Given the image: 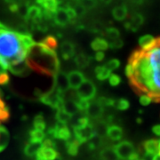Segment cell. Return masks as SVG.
I'll return each instance as SVG.
<instances>
[{
  "label": "cell",
  "mask_w": 160,
  "mask_h": 160,
  "mask_svg": "<svg viewBox=\"0 0 160 160\" xmlns=\"http://www.w3.org/2000/svg\"><path fill=\"white\" fill-rule=\"evenodd\" d=\"M126 74L136 93L148 95L152 102H160V37L149 48L132 53Z\"/></svg>",
  "instance_id": "obj_1"
},
{
  "label": "cell",
  "mask_w": 160,
  "mask_h": 160,
  "mask_svg": "<svg viewBox=\"0 0 160 160\" xmlns=\"http://www.w3.org/2000/svg\"><path fill=\"white\" fill-rule=\"evenodd\" d=\"M34 43L30 34H21L6 26L0 29V68L8 70L25 62L27 52Z\"/></svg>",
  "instance_id": "obj_2"
},
{
  "label": "cell",
  "mask_w": 160,
  "mask_h": 160,
  "mask_svg": "<svg viewBox=\"0 0 160 160\" xmlns=\"http://www.w3.org/2000/svg\"><path fill=\"white\" fill-rule=\"evenodd\" d=\"M25 61L29 69L40 74L54 77L59 72L60 62L56 52L42 43H34L29 47Z\"/></svg>",
  "instance_id": "obj_3"
},
{
  "label": "cell",
  "mask_w": 160,
  "mask_h": 160,
  "mask_svg": "<svg viewBox=\"0 0 160 160\" xmlns=\"http://www.w3.org/2000/svg\"><path fill=\"white\" fill-rule=\"evenodd\" d=\"M73 132H74L75 136L74 139L79 144L86 142L95 136L94 128L91 123L87 124L86 126H74Z\"/></svg>",
  "instance_id": "obj_4"
},
{
  "label": "cell",
  "mask_w": 160,
  "mask_h": 160,
  "mask_svg": "<svg viewBox=\"0 0 160 160\" xmlns=\"http://www.w3.org/2000/svg\"><path fill=\"white\" fill-rule=\"evenodd\" d=\"M96 92L97 89L94 84L90 80L86 79L77 89V96L78 100L89 102L95 97Z\"/></svg>",
  "instance_id": "obj_5"
},
{
  "label": "cell",
  "mask_w": 160,
  "mask_h": 160,
  "mask_svg": "<svg viewBox=\"0 0 160 160\" xmlns=\"http://www.w3.org/2000/svg\"><path fill=\"white\" fill-rule=\"evenodd\" d=\"M63 96L62 93H60L57 90H55L53 87L51 91L43 94L40 97V101L44 104L48 105L55 109H60L63 102Z\"/></svg>",
  "instance_id": "obj_6"
},
{
  "label": "cell",
  "mask_w": 160,
  "mask_h": 160,
  "mask_svg": "<svg viewBox=\"0 0 160 160\" xmlns=\"http://www.w3.org/2000/svg\"><path fill=\"white\" fill-rule=\"evenodd\" d=\"M114 149L120 160H129L132 156L135 153L133 144L128 141H123L117 144Z\"/></svg>",
  "instance_id": "obj_7"
},
{
  "label": "cell",
  "mask_w": 160,
  "mask_h": 160,
  "mask_svg": "<svg viewBox=\"0 0 160 160\" xmlns=\"http://www.w3.org/2000/svg\"><path fill=\"white\" fill-rule=\"evenodd\" d=\"M47 133L54 139L62 140L65 142H68L71 139V132L69 129V127L65 125H61L58 123L55 126L50 127L47 131Z\"/></svg>",
  "instance_id": "obj_8"
},
{
  "label": "cell",
  "mask_w": 160,
  "mask_h": 160,
  "mask_svg": "<svg viewBox=\"0 0 160 160\" xmlns=\"http://www.w3.org/2000/svg\"><path fill=\"white\" fill-rule=\"evenodd\" d=\"M53 78H54V80H53V88L55 90H57L62 94H63L65 92H67L69 90V85L67 74L59 71Z\"/></svg>",
  "instance_id": "obj_9"
},
{
  "label": "cell",
  "mask_w": 160,
  "mask_h": 160,
  "mask_svg": "<svg viewBox=\"0 0 160 160\" xmlns=\"http://www.w3.org/2000/svg\"><path fill=\"white\" fill-rule=\"evenodd\" d=\"M57 158L59 155L55 148L45 147L43 145L36 155V160H55Z\"/></svg>",
  "instance_id": "obj_10"
},
{
  "label": "cell",
  "mask_w": 160,
  "mask_h": 160,
  "mask_svg": "<svg viewBox=\"0 0 160 160\" xmlns=\"http://www.w3.org/2000/svg\"><path fill=\"white\" fill-rule=\"evenodd\" d=\"M85 112L88 118H90L92 119H98L102 116L103 107L97 101H93L92 102L88 103V106Z\"/></svg>",
  "instance_id": "obj_11"
},
{
  "label": "cell",
  "mask_w": 160,
  "mask_h": 160,
  "mask_svg": "<svg viewBox=\"0 0 160 160\" xmlns=\"http://www.w3.org/2000/svg\"><path fill=\"white\" fill-rule=\"evenodd\" d=\"M52 21L56 25L60 26V27H65L71 22L65 7H59L58 8L57 11L55 12L53 14Z\"/></svg>",
  "instance_id": "obj_12"
},
{
  "label": "cell",
  "mask_w": 160,
  "mask_h": 160,
  "mask_svg": "<svg viewBox=\"0 0 160 160\" xmlns=\"http://www.w3.org/2000/svg\"><path fill=\"white\" fill-rule=\"evenodd\" d=\"M144 23V17L142 13L140 12H134L130 18V20L128 22H126L125 24L126 29H129L131 31H137L140 29L142 24Z\"/></svg>",
  "instance_id": "obj_13"
},
{
  "label": "cell",
  "mask_w": 160,
  "mask_h": 160,
  "mask_svg": "<svg viewBox=\"0 0 160 160\" xmlns=\"http://www.w3.org/2000/svg\"><path fill=\"white\" fill-rule=\"evenodd\" d=\"M142 148L146 157H153L158 153L159 140H157V139L147 140L143 142Z\"/></svg>",
  "instance_id": "obj_14"
},
{
  "label": "cell",
  "mask_w": 160,
  "mask_h": 160,
  "mask_svg": "<svg viewBox=\"0 0 160 160\" xmlns=\"http://www.w3.org/2000/svg\"><path fill=\"white\" fill-rule=\"evenodd\" d=\"M67 77H68L69 88H72V89H78L81 86V84L86 80L84 74L78 70L69 72V74L67 75Z\"/></svg>",
  "instance_id": "obj_15"
},
{
  "label": "cell",
  "mask_w": 160,
  "mask_h": 160,
  "mask_svg": "<svg viewBox=\"0 0 160 160\" xmlns=\"http://www.w3.org/2000/svg\"><path fill=\"white\" fill-rule=\"evenodd\" d=\"M76 53V48L73 43L69 41H64L61 45V54L64 60H69L74 57Z\"/></svg>",
  "instance_id": "obj_16"
},
{
  "label": "cell",
  "mask_w": 160,
  "mask_h": 160,
  "mask_svg": "<svg viewBox=\"0 0 160 160\" xmlns=\"http://www.w3.org/2000/svg\"><path fill=\"white\" fill-rule=\"evenodd\" d=\"M60 109H62V111L69 115L70 117H72L73 115H76L79 111L77 101H75V100H66V101L63 100V102Z\"/></svg>",
  "instance_id": "obj_17"
},
{
  "label": "cell",
  "mask_w": 160,
  "mask_h": 160,
  "mask_svg": "<svg viewBox=\"0 0 160 160\" xmlns=\"http://www.w3.org/2000/svg\"><path fill=\"white\" fill-rule=\"evenodd\" d=\"M37 3L44 8L45 11L49 12L52 14L57 11L60 5V0H36Z\"/></svg>",
  "instance_id": "obj_18"
},
{
  "label": "cell",
  "mask_w": 160,
  "mask_h": 160,
  "mask_svg": "<svg viewBox=\"0 0 160 160\" xmlns=\"http://www.w3.org/2000/svg\"><path fill=\"white\" fill-rule=\"evenodd\" d=\"M106 135L114 142H118L123 137V129L118 125H111L108 126Z\"/></svg>",
  "instance_id": "obj_19"
},
{
  "label": "cell",
  "mask_w": 160,
  "mask_h": 160,
  "mask_svg": "<svg viewBox=\"0 0 160 160\" xmlns=\"http://www.w3.org/2000/svg\"><path fill=\"white\" fill-rule=\"evenodd\" d=\"M128 14V10L126 5H121V6H118L115 7L112 10V16L116 21H124Z\"/></svg>",
  "instance_id": "obj_20"
},
{
  "label": "cell",
  "mask_w": 160,
  "mask_h": 160,
  "mask_svg": "<svg viewBox=\"0 0 160 160\" xmlns=\"http://www.w3.org/2000/svg\"><path fill=\"white\" fill-rule=\"evenodd\" d=\"M91 47L94 51L102 52L109 48V42L102 38H96L91 43Z\"/></svg>",
  "instance_id": "obj_21"
},
{
  "label": "cell",
  "mask_w": 160,
  "mask_h": 160,
  "mask_svg": "<svg viewBox=\"0 0 160 160\" xmlns=\"http://www.w3.org/2000/svg\"><path fill=\"white\" fill-rule=\"evenodd\" d=\"M74 62L78 68L85 69L91 62V57L88 56L86 53H84V52H80L75 56Z\"/></svg>",
  "instance_id": "obj_22"
},
{
  "label": "cell",
  "mask_w": 160,
  "mask_h": 160,
  "mask_svg": "<svg viewBox=\"0 0 160 160\" xmlns=\"http://www.w3.org/2000/svg\"><path fill=\"white\" fill-rule=\"evenodd\" d=\"M42 147V143L29 142L24 148V153L28 157H34Z\"/></svg>",
  "instance_id": "obj_23"
},
{
  "label": "cell",
  "mask_w": 160,
  "mask_h": 160,
  "mask_svg": "<svg viewBox=\"0 0 160 160\" xmlns=\"http://www.w3.org/2000/svg\"><path fill=\"white\" fill-rule=\"evenodd\" d=\"M101 160H120L113 148H106L100 154Z\"/></svg>",
  "instance_id": "obj_24"
},
{
  "label": "cell",
  "mask_w": 160,
  "mask_h": 160,
  "mask_svg": "<svg viewBox=\"0 0 160 160\" xmlns=\"http://www.w3.org/2000/svg\"><path fill=\"white\" fill-rule=\"evenodd\" d=\"M154 37L152 35H144L142 36L140 38H139V46H140V49H146V48H149V46H151L153 45L155 41Z\"/></svg>",
  "instance_id": "obj_25"
},
{
  "label": "cell",
  "mask_w": 160,
  "mask_h": 160,
  "mask_svg": "<svg viewBox=\"0 0 160 160\" xmlns=\"http://www.w3.org/2000/svg\"><path fill=\"white\" fill-rule=\"evenodd\" d=\"M9 132L6 129V127L0 126V151L6 149L9 142Z\"/></svg>",
  "instance_id": "obj_26"
},
{
  "label": "cell",
  "mask_w": 160,
  "mask_h": 160,
  "mask_svg": "<svg viewBox=\"0 0 160 160\" xmlns=\"http://www.w3.org/2000/svg\"><path fill=\"white\" fill-rule=\"evenodd\" d=\"M46 139V133L43 131L32 129L29 132V142L42 143Z\"/></svg>",
  "instance_id": "obj_27"
},
{
  "label": "cell",
  "mask_w": 160,
  "mask_h": 160,
  "mask_svg": "<svg viewBox=\"0 0 160 160\" xmlns=\"http://www.w3.org/2000/svg\"><path fill=\"white\" fill-rule=\"evenodd\" d=\"M44 46H46L47 48L51 49L52 51H55L58 47V41L57 38L53 36H47L44 40L41 42Z\"/></svg>",
  "instance_id": "obj_28"
},
{
  "label": "cell",
  "mask_w": 160,
  "mask_h": 160,
  "mask_svg": "<svg viewBox=\"0 0 160 160\" xmlns=\"http://www.w3.org/2000/svg\"><path fill=\"white\" fill-rule=\"evenodd\" d=\"M94 71H95L96 78L99 80H102V81L108 79L110 74H111V72L109 71L104 66H97L95 68V69H94Z\"/></svg>",
  "instance_id": "obj_29"
},
{
  "label": "cell",
  "mask_w": 160,
  "mask_h": 160,
  "mask_svg": "<svg viewBox=\"0 0 160 160\" xmlns=\"http://www.w3.org/2000/svg\"><path fill=\"white\" fill-rule=\"evenodd\" d=\"M79 143L76 140H69L66 142V149L69 155L71 156H76L78 152V148H79Z\"/></svg>",
  "instance_id": "obj_30"
},
{
  "label": "cell",
  "mask_w": 160,
  "mask_h": 160,
  "mask_svg": "<svg viewBox=\"0 0 160 160\" xmlns=\"http://www.w3.org/2000/svg\"><path fill=\"white\" fill-rule=\"evenodd\" d=\"M56 119H57L58 124L67 126V124L71 119V117L67 113H65L62 109H58L57 112H56Z\"/></svg>",
  "instance_id": "obj_31"
},
{
  "label": "cell",
  "mask_w": 160,
  "mask_h": 160,
  "mask_svg": "<svg viewBox=\"0 0 160 160\" xmlns=\"http://www.w3.org/2000/svg\"><path fill=\"white\" fill-rule=\"evenodd\" d=\"M46 127V121L44 119V118L41 115H38L35 118L34 122H33V129L36 130H39V131H45Z\"/></svg>",
  "instance_id": "obj_32"
},
{
  "label": "cell",
  "mask_w": 160,
  "mask_h": 160,
  "mask_svg": "<svg viewBox=\"0 0 160 160\" xmlns=\"http://www.w3.org/2000/svg\"><path fill=\"white\" fill-rule=\"evenodd\" d=\"M104 34L110 40L117 39V38H120L119 30L118 29H116V28H113V27L105 29Z\"/></svg>",
  "instance_id": "obj_33"
},
{
  "label": "cell",
  "mask_w": 160,
  "mask_h": 160,
  "mask_svg": "<svg viewBox=\"0 0 160 160\" xmlns=\"http://www.w3.org/2000/svg\"><path fill=\"white\" fill-rule=\"evenodd\" d=\"M8 118H9V110L5 102L0 98V123L3 121H6Z\"/></svg>",
  "instance_id": "obj_34"
},
{
  "label": "cell",
  "mask_w": 160,
  "mask_h": 160,
  "mask_svg": "<svg viewBox=\"0 0 160 160\" xmlns=\"http://www.w3.org/2000/svg\"><path fill=\"white\" fill-rule=\"evenodd\" d=\"M29 3H20L19 6H18L17 13L18 15H20L21 17L23 18L24 20H26L27 17V12H28V9H29Z\"/></svg>",
  "instance_id": "obj_35"
},
{
  "label": "cell",
  "mask_w": 160,
  "mask_h": 160,
  "mask_svg": "<svg viewBox=\"0 0 160 160\" xmlns=\"http://www.w3.org/2000/svg\"><path fill=\"white\" fill-rule=\"evenodd\" d=\"M78 3L86 9V11H87V10H91L97 6L98 0H80L78 1Z\"/></svg>",
  "instance_id": "obj_36"
},
{
  "label": "cell",
  "mask_w": 160,
  "mask_h": 160,
  "mask_svg": "<svg viewBox=\"0 0 160 160\" xmlns=\"http://www.w3.org/2000/svg\"><path fill=\"white\" fill-rule=\"evenodd\" d=\"M115 106H116L117 109H119V110H126V109H129V107H130V102H129L128 100L122 98V99L116 101Z\"/></svg>",
  "instance_id": "obj_37"
},
{
  "label": "cell",
  "mask_w": 160,
  "mask_h": 160,
  "mask_svg": "<svg viewBox=\"0 0 160 160\" xmlns=\"http://www.w3.org/2000/svg\"><path fill=\"white\" fill-rule=\"evenodd\" d=\"M106 69H108L109 71H113L115 69H118V67L120 66V62L118 59H111L109 60L108 62L105 63V65H103Z\"/></svg>",
  "instance_id": "obj_38"
},
{
  "label": "cell",
  "mask_w": 160,
  "mask_h": 160,
  "mask_svg": "<svg viewBox=\"0 0 160 160\" xmlns=\"http://www.w3.org/2000/svg\"><path fill=\"white\" fill-rule=\"evenodd\" d=\"M98 102L100 103L102 107H105V106H108V107H112V106H115V101L114 99L112 98H107V97H101L99 98L98 100H96Z\"/></svg>",
  "instance_id": "obj_39"
},
{
  "label": "cell",
  "mask_w": 160,
  "mask_h": 160,
  "mask_svg": "<svg viewBox=\"0 0 160 160\" xmlns=\"http://www.w3.org/2000/svg\"><path fill=\"white\" fill-rule=\"evenodd\" d=\"M124 46V41L121 38H117L114 40H110L109 42V47L113 49V50H117V49H120L122 46Z\"/></svg>",
  "instance_id": "obj_40"
},
{
  "label": "cell",
  "mask_w": 160,
  "mask_h": 160,
  "mask_svg": "<svg viewBox=\"0 0 160 160\" xmlns=\"http://www.w3.org/2000/svg\"><path fill=\"white\" fill-rule=\"evenodd\" d=\"M9 82V76L5 69H0V86H6Z\"/></svg>",
  "instance_id": "obj_41"
},
{
  "label": "cell",
  "mask_w": 160,
  "mask_h": 160,
  "mask_svg": "<svg viewBox=\"0 0 160 160\" xmlns=\"http://www.w3.org/2000/svg\"><path fill=\"white\" fill-rule=\"evenodd\" d=\"M109 82L112 86H118L121 83V78L117 74H110L109 78Z\"/></svg>",
  "instance_id": "obj_42"
},
{
  "label": "cell",
  "mask_w": 160,
  "mask_h": 160,
  "mask_svg": "<svg viewBox=\"0 0 160 160\" xmlns=\"http://www.w3.org/2000/svg\"><path fill=\"white\" fill-rule=\"evenodd\" d=\"M74 8L75 12H76V14L77 16H79V17H82L84 14H86V9L83 7V6L80 5L78 2H76L74 6H72Z\"/></svg>",
  "instance_id": "obj_43"
},
{
  "label": "cell",
  "mask_w": 160,
  "mask_h": 160,
  "mask_svg": "<svg viewBox=\"0 0 160 160\" xmlns=\"http://www.w3.org/2000/svg\"><path fill=\"white\" fill-rule=\"evenodd\" d=\"M151 102H152V100L148 95L142 94L140 96V103H141V105H142V106H148Z\"/></svg>",
  "instance_id": "obj_44"
},
{
  "label": "cell",
  "mask_w": 160,
  "mask_h": 160,
  "mask_svg": "<svg viewBox=\"0 0 160 160\" xmlns=\"http://www.w3.org/2000/svg\"><path fill=\"white\" fill-rule=\"evenodd\" d=\"M65 9H66V11H67V13H68V15H69L70 21H73V20H75L76 18L78 17L77 14H76V12H75L74 8H73L72 6H67L65 7Z\"/></svg>",
  "instance_id": "obj_45"
},
{
  "label": "cell",
  "mask_w": 160,
  "mask_h": 160,
  "mask_svg": "<svg viewBox=\"0 0 160 160\" xmlns=\"http://www.w3.org/2000/svg\"><path fill=\"white\" fill-rule=\"evenodd\" d=\"M18 6H19V4H16V3L9 4L8 9H9V11L11 12L12 13H16L18 10Z\"/></svg>",
  "instance_id": "obj_46"
},
{
  "label": "cell",
  "mask_w": 160,
  "mask_h": 160,
  "mask_svg": "<svg viewBox=\"0 0 160 160\" xmlns=\"http://www.w3.org/2000/svg\"><path fill=\"white\" fill-rule=\"evenodd\" d=\"M104 57H105L104 52L101 51L96 52V53H95V55H94V58H95V60H96L97 62H102V61H103Z\"/></svg>",
  "instance_id": "obj_47"
},
{
  "label": "cell",
  "mask_w": 160,
  "mask_h": 160,
  "mask_svg": "<svg viewBox=\"0 0 160 160\" xmlns=\"http://www.w3.org/2000/svg\"><path fill=\"white\" fill-rule=\"evenodd\" d=\"M152 132L156 136L160 137V125H156L152 127Z\"/></svg>",
  "instance_id": "obj_48"
},
{
  "label": "cell",
  "mask_w": 160,
  "mask_h": 160,
  "mask_svg": "<svg viewBox=\"0 0 160 160\" xmlns=\"http://www.w3.org/2000/svg\"><path fill=\"white\" fill-rule=\"evenodd\" d=\"M6 2H7L8 4H12V3H16V4H20L22 3V0H5Z\"/></svg>",
  "instance_id": "obj_49"
},
{
  "label": "cell",
  "mask_w": 160,
  "mask_h": 160,
  "mask_svg": "<svg viewBox=\"0 0 160 160\" xmlns=\"http://www.w3.org/2000/svg\"><path fill=\"white\" fill-rule=\"evenodd\" d=\"M132 3H133V4H136V5H141V4H142V2L144 0H130Z\"/></svg>",
  "instance_id": "obj_50"
},
{
  "label": "cell",
  "mask_w": 160,
  "mask_h": 160,
  "mask_svg": "<svg viewBox=\"0 0 160 160\" xmlns=\"http://www.w3.org/2000/svg\"><path fill=\"white\" fill-rule=\"evenodd\" d=\"M152 160H160V155L158 153L152 157Z\"/></svg>",
  "instance_id": "obj_51"
},
{
  "label": "cell",
  "mask_w": 160,
  "mask_h": 160,
  "mask_svg": "<svg viewBox=\"0 0 160 160\" xmlns=\"http://www.w3.org/2000/svg\"><path fill=\"white\" fill-rule=\"evenodd\" d=\"M137 122L139 124H141V123H142V119H141V118H137Z\"/></svg>",
  "instance_id": "obj_52"
},
{
  "label": "cell",
  "mask_w": 160,
  "mask_h": 160,
  "mask_svg": "<svg viewBox=\"0 0 160 160\" xmlns=\"http://www.w3.org/2000/svg\"><path fill=\"white\" fill-rule=\"evenodd\" d=\"M158 154L160 155V140H159V149H158Z\"/></svg>",
  "instance_id": "obj_53"
},
{
  "label": "cell",
  "mask_w": 160,
  "mask_h": 160,
  "mask_svg": "<svg viewBox=\"0 0 160 160\" xmlns=\"http://www.w3.org/2000/svg\"><path fill=\"white\" fill-rule=\"evenodd\" d=\"M55 160H62V159H61V158H60V157H59V158H57Z\"/></svg>",
  "instance_id": "obj_54"
},
{
  "label": "cell",
  "mask_w": 160,
  "mask_h": 160,
  "mask_svg": "<svg viewBox=\"0 0 160 160\" xmlns=\"http://www.w3.org/2000/svg\"><path fill=\"white\" fill-rule=\"evenodd\" d=\"M76 2H78V1H80V0H75Z\"/></svg>",
  "instance_id": "obj_55"
},
{
  "label": "cell",
  "mask_w": 160,
  "mask_h": 160,
  "mask_svg": "<svg viewBox=\"0 0 160 160\" xmlns=\"http://www.w3.org/2000/svg\"><path fill=\"white\" fill-rule=\"evenodd\" d=\"M138 160H143V159H141V158H139V159H138Z\"/></svg>",
  "instance_id": "obj_56"
},
{
  "label": "cell",
  "mask_w": 160,
  "mask_h": 160,
  "mask_svg": "<svg viewBox=\"0 0 160 160\" xmlns=\"http://www.w3.org/2000/svg\"><path fill=\"white\" fill-rule=\"evenodd\" d=\"M0 69H1V68H0Z\"/></svg>",
  "instance_id": "obj_57"
}]
</instances>
